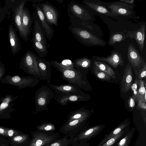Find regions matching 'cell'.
<instances>
[{"label":"cell","instance_id":"e0dca14e","mask_svg":"<svg viewBox=\"0 0 146 146\" xmlns=\"http://www.w3.org/2000/svg\"><path fill=\"white\" fill-rule=\"evenodd\" d=\"M83 3L99 13L111 17H117L108 8L107 3L95 0H84Z\"/></svg>","mask_w":146,"mask_h":146},{"label":"cell","instance_id":"f6af8a7d","mask_svg":"<svg viewBox=\"0 0 146 146\" xmlns=\"http://www.w3.org/2000/svg\"><path fill=\"white\" fill-rule=\"evenodd\" d=\"M6 11L4 7L2 8L0 3V24L6 16Z\"/></svg>","mask_w":146,"mask_h":146},{"label":"cell","instance_id":"1f68e13d","mask_svg":"<svg viewBox=\"0 0 146 146\" xmlns=\"http://www.w3.org/2000/svg\"><path fill=\"white\" fill-rule=\"evenodd\" d=\"M90 115V113L88 111L83 108H81L71 112L68 116L67 121H70Z\"/></svg>","mask_w":146,"mask_h":146},{"label":"cell","instance_id":"3957f363","mask_svg":"<svg viewBox=\"0 0 146 146\" xmlns=\"http://www.w3.org/2000/svg\"><path fill=\"white\" fill-rule=\"evenodd\" d=\"M36 56L33 52L27 50L21 59L19 67L26 73L39 79L40 75L37 64Z\"/></svg>","mask_w":146,"mask_h":146},{"label":"cell","instance_id":"5bb4252c","mask_svg":"<svg viewBox=\"0 0 146 146\" xmlns=\"http://www.w3.org/2000/svg\"><path fill=\"white\" fill-rule=\"evenodd\" d=\"M68 11L75 17L80 20L93 22L95 19L93 15L75 2H71L68 7Z\"/></svg>","mask_w":146,"mask_h":146},{"label":"cell","instance_id":"7a4b0ae2","mask_svg":"<svg viewBox=\"0 0 146 146\" xmlns=\"http://www.w3.org/2000/svg\"><path fill=\"white\" fill-rule=\"evenodd\" d=\"M82 69L74 68L64 70L61 72V76L69 84L86 90L88 83Z\"/></svg>","mask_w":146,"mask_h":146},{"label":"cell","instance_id":"8d00e7d4","mask_svg":"<svg viewBox=\"0 0 146 146\" xmlns=\"http://www.w3.org/2000/svg\"><path fill=\"white\" fill-rule=\"evenodd\" d=\"M135 131V127L129 129L126 135L118 142L117 146H129Z\"/></svg>","mask_w":146,"mask_h":146},{"label":"cell","instance_id":"7dc6e473","mask_svg":"<svg viewBox=\"0 0 146 146\" xmlns=\"http://www.w3.org/2000/svg\"><path fill=\"white\" fill-rule=\"evenodd\" d=\"M135 101V99L132 96L129 98L128 100V105L130 108H133L134 107Z\"/></svg>","mask_w":146,"mask_h":146},{"label":"cell","instance_id":"4fadbf2b","mask_svg":"<svg viewBox=\"0 0 146 146\" xmlns=\"http://www.w3.org/2000/svg\"><path fill=\"white\" fill-rule=\"evenodd\" d=\"M40 5L47 22L50 25L57 26L59 17L57 10L47 1Z\"/></svg>","mask_w":146,"mask_h":146},{"label":"cell","instance_id":"ba28073f","mask_svg":"<svg viewBox=\"0 0 146 146\" xmlns=\"http://www.w3.org/2000/svg\"><path fill=\"white\" fill-rule=\"evenodd\" d=\"M105 127V125L104 124L89 126L87 123L82 129L75 135L73 139V143H87L98 135Z\"/></svg>","mask_w":146,"mask_h":146},{"label":"cell","instance_id":"e575fe53","mask_svg":"<svg viewBox=\"0 0 146 146\" xmlns=\"http://www.w3.org/2000/svg\"><path fill=\"white\" fill-rule=\"evenodd\" d=\"M72 62L76 68L87 69L90 67L91 64V59L86 57L78 58Z\"/></svg>","mask_w":146,"mask_h":146},{"label":"cell","instance_id":"30bf717a","mask_svg":"<svg viewBox=\"0 0 146 146\" xmlns=\"http://www.w3.org/2000/svg\"><path fill=\"white\" fill-rule=\"evenodd\" d=\"M127 58L128 63L134 71L136 77L139 71L146 62L132 44H130L128 46Z\"/></svg>","mask_w":146,"mask_h":146},{"label":"cell","instance_id":"ac0fdd59","mask_svg":"<svg viewBox=\"0 0 146 146\" xmlns=\"http://www.w3.org/2000/svg\"><path fill=\"white\" fill-rule=\"evenodd\" d=\"M92 57L95 60L107 63L115 68H117L118 65L123 66L124 64L121 54L117 51L111 52L110 55L107 57L95 56Z\"/></svg>","mask_w":146,"mask_h":146},{"label":"cell","instance_id":"74e56055","mask_svg":"<svg viewBox=\"0 0 146 146\" xmlns=\"http://www.w3.org/2000/svg\"><path fill=\"white\" fill-rule=\"evenodd\" d=\"M36 130L48 132H53L56 129L55 125L50 122H44L36 126Z\"/></svg>","mask_w":146,"mask_h":146},{"label":"cell","instance_id":"d6986e66","mask_svg":"<svg viewBox=\"0 0 146 146\" xmlns=\"http://www.w3.org/2000/svg\"><path fill=\"white\" fill-rule=\"evenodd\" d=\"M19 96H13L10 95H6L3 98L0 104V119L9 118L10 113L13 110L12 107L14 103L12 102Z\"/></svg>","mask_w":146,"mask_h":146},{"label":"cell","instance_id":"7bdbcfd3","mask_svg":"<svg viewBox=\"0 0 146 146\" xmlns=\"http://www.w3.org/2000/svg\"><path fill=\"white\" fill-rule=\"evenodd\" d=\"M146 76V63L143 66V68L140 70L138 73L136 78L139 80L142 79L144 77L145 78Z\"/></svg>","mask_w":146,"mask_h":146},{"label":"cell","instance_id":"681fc988","mask_svg":"<svg viewBox=\"0 0 146 146\" xmlns=\"http://www.w3.org/2000/svg\"><path fill=\"white\" fill-rule=\"evenodd\" d=\"M6 127L0 125V135L5 138Z\"/></svg>","mask_w":146,"mask_h":146},{"label":"cell","instance_id":"4dcf8cb0","mask_svg":"<svg viewBox=\"0 0 146 146\" xmlns=\"http://www.w3.org/2000/svg\"><path fill=\"white\" fill-rule=\"evenodd\" d=\"M129 128V126L125 128L118 134L108 140L101 146H117L119 141L127 133Z\"/></svg>","mask_w":146,"mask_h":146},{"label":"cell","instance_id":"b9f144b4","mask_svg":"<svg viewBox=\"0 0 146 146\" xmlns=\"http://www.w3.org/2000/svg\"><path fill=\"white\" fill-rule=\"evenodd\" d=\"M139 80L136 77L130 88L131 90L133 91V94L132 96L135 98V100L138 97V93L139 87Z\"/></svg>","mask_w":146,"mask_h":146},{"label":"cell","instance_id":"7c38bea8","mask_svg":"<svg viewBox=\"0 0 146 146\" xmlns=\"http://www.w3.org/2000/svg\"><path fill=\"white\" fill-rule=\"evenodd\" d=\"M108 8L116 16H132L135 12L132 5L119 1L110 3Z\"/></svg>","mask_w":146,"mask_h":146},{"label":"cell","instance_id":"277c9868","mask_svg":"<svg viewBox=\"0 0 146 146\" xmlns=\"http://www.w3.org/2000/svg\"><path fill=\"white\" fill-rule=\"evenodd\" d=\"M54 96V92L47 86H43L39 88L35 96L36 111L40 112L48 110V105Z\"/></svg>","mask_w":146,"mask_h":146},{"label":"cell","instance_id":"9a60e30c","mask_svg":"<svg viewBox=\"0 0 146 146\" xmlns=\"http://www.w3.org/2000/svg\"><path fill=\"white\" fill-rule=\"evenodd\" d=\"M36 58L40 75L39 80H46L48 84H50L51 78L52 64L49 61L37 56Z\"/></svg>","mask_w":146,"mask_h":146},{"label":"cell","instance_id":"ee69618b","mask_svg":"<svg viewBox=\"0 0 146 146\" xmlns=\"http://www.w3.org/2000/svg\"><path fill=\"white\" fill-rule=\"evenodd\" d=\"M138 103V107L143 110H146V102L143 100L141 98L138 97L135 100Z\"/></svg>","mask_w":146,"mask_h":146},{"label":"cell","instance_id":"9c48e42d","mask_svg":"<svg viewBox=\"0 0 146 146\" xmlns=\"http://www.w3.org/2000/svg\"><path fill=\"white\" fill-rule=\"evenodd\" d=\"M90 116L70 121H66L60 127L59 131L65 135H74L78 133L87 123Z\"/></svg>","mask_w":146,"mask_h":146},{"label":"cell","instance_id":"d4e9b609","mask_svg":"<svg viewBox=\"0 0 146 146\" xmlns=\"http://www.w3.org/2000/svg\"><path fill=\"white\" fill-rule=\"evenodd\" d=\"M31 139L29 134L23 133L7 139L11 146H29Z\"/></svg>","mask_w":146,"mask_h":146},{"label":"cell","instance_id":"ffe728a7","mask_svg":"<svg viewBox=\"0 0 146 146\" xmlns=\"http://www.w3.org/2000/svg\"><path fill=\"white\" fill-rule=\"evenodd\" d=\"M8 37L12 53L14 56L21 50V45L16 30L11 24L9 27Z\"/></svg>","mask_w":146,"mask_h":146},{"label":"cell","instance_id":"60d3db41","mask_svg":"<svg viewBox=\"0 0 146 146\" xmlns=\"http://www.w3.org/2000/svg\"><path fill=\"white\" fill-rule=\"evenodd\" d=\"M23 133L22 131L17 129L6 127L5 138L8 139Z\"/></svg>","mask_w":146,"mask_h":146},{"label":"cell","instance_id":"f1b7e54d","mask_svg":"<svg viewBox=\"0 0 146 146\" xmlns=\"http://www.w3.org/2000/svg\"><path fill=\"white\" fill-rule=\"evenodd\" d=\"M52 65L60 72L63 71L74 68L72 61L69 59H65L60 62L55 60L51 62Z\"/></svg>","mask_w":146,"mask_h":146},{"label":"cell","instance_id":"603a6c76","mask_svg":"<svg viewBox=\"0 0 146 146\" xmlns=\"http://www.w3.org/2000/svg\"><path fill=\"white\" fill-rule=\"evenodd\" d=\"M33 19L34 20L33 26V38L47 46L45 35L42 30L37 17L33 13Z\"/></svg>","mask_w":146,"mask_h":146},{"label":"cell","instance_id":"2e32d148","mask_svg":"<svg viewBox=\"0 0 146 146\" xmlns=\"http://www.w3.org/2000/svg\"><path fill=\"white\" fill-rule=\"evenodd\" d=\"M54 99L60 104L66 105L69 102L86 101L88 100L87 95L82 94H54Z\"/></svg>","mask_w":146,"mask_h":146},{"label":"cell","instance_id":"d6a6232c","mask_svg":"<svg viewBox=\"0 0 146 146\" xmlns=\"http://www.w3.org/2000/svg\"><path fill=\"white\" fill-rule=\"evenodd\" d=\"M31 41L35 51L39 57L43 58L46 57L48 53L47 46L32 38Z\"/></svg>","mask_w":146,"mask_h":146},{"label":"cell","instance_id":"83f0119b","mask_svg":"<svg viewBox=\"0 0 146 146\" xmlns=\"http://www.w3.org/2000/svg\"><path fill=\"white\" fill-rule=\"evenodd\" d=\"M130 124V121L128 119L123 121L109 133L106 135L96 146H101L108 140L118 134L122 130L129 127Z\"/></svg>","mask_w":146,"mask_h":146},{"label":"cell","instance_id":"f35d334b","mask_svg":"<svg viewBox=\"0 0 146 146\" xmlns=\"http://www.w3.org/2000/svg\"><path fill=\"white\" fill-rule=\"evenodd\" d=\"M94 72L96 76L99 79L106 81L110 80L111 77L104 71L101 70L96 66L93 67Z\"/></svg>","mask_w":146,"mask_h":146},{"label":"cell","instance_id":"4316f807","mask_svg":"<svg viewBox=\"0 0 146 146\" xmlns=\"http://www.w3.org/2000/svg\"><path fill=\"white\" fill-rule=\"evenodd\" d=\"M22 23L24 30L29 38L31 32L33 20L30 11L25 7L23 11Z\"/></svg>","mask_w":146,"mask_h":146},{"label":"cell","instance_id":"d590c367","mask_svg":"<svg viewBox=\"0 0 146 146\" xmlns=\"http://www.w3.org/2000/svg\"><path fill=\"white\" fill-rule=\"evenodd\" d=\"M128 36L123 32H117L112 34L110 36L108 44L112 46L116 42H120L125 39Z\"/></svg>","mask_w":146,"mask_h":146},{"label":"cell","instance_id":"52a82bcc","mask_svg":"<svg viewBox=\"0 0 146 146\" xmlns=\"http://www.w3.org/2000/svg\"><path fill=\"white\" fill-rule=\"evenodd\" d=\"M40 80L33 76H20L7 75L0 80L2 83H6L16 86L18 89L26 87H34L39 83Z\"/></svg>","mask_w":146,"mask_h":146},{"label":"cell","instance_id":"11a10c76","mask_svg":"<svg viewBox=\"0 0 146 146\" xmlns=\"http://www.w3.org/2000/svg\"><path fill=\"white\" fill-rule=\"evenodd\" d=\"M58 3L61 4L63 3V1L62 0H56Z\"/></svg>","mask_w":146,"mask_h":146},{"label":"cell","instance_id":"f546056e","mask_svg":"<svg viewBox=\"0 0 146 146\" xmlns=\"http://www.w3.org/2000/svg\"><path fill=\"white\" fill-rule=\"evenodd\" d=\"M75 135H67L62 138H59L45 146H68L73 143Z\"/></svg>","mask_w":146,"mask_h":146},{"label":"cell","instance_id":"f907efd6","mask_svg":"<svg viewBox=\"0 0 146 146\" xmlns=\"http://www.w3.org/2000/svg\"><path fill=\"white\" fill-rule=\"evenodd\" d=\"M119 1L132 5H135L133 0H120Z\"/></svg>","mask_w":146,"mask_h":146},{"label":"cell","instance_id":"8fae6325","mask_svg":"<svg viewBox=\"0 0 146 146\" xmlns=\"http://www.w3.org/2000/svg\"><path fill=\"white\" fill-rule=\"evenodd\" d=\"M34 9V13L36 15L42 30L48 40H50L54 34V29L52 26L47 22L40 3L32 4Z\"/></svg>","mask_w":146,"mask_h":146},{"label":"cell","instance_id":"ab89813d","mask_svg":"<svg viewBox=\"0 0 146 146\" xmlns=\"http://www.w3.org/2000/svg\"><path fill=\"white\" fill-rule=\"evenodd\" d=\"M145 83L142 79L139 80V87L138 93V97L141 98L146 102V92L145 85Z\"/></svg>","mask_w":146,"mask_h":146},{"label":"cell","instance_id":"f5cc1de1","mask_svg":"<svg viewBox=\"0 0 146 146\" xmlns=\"http://www.w3.org/2000/svg\"><path fill=\"white\" fill-rule=\"evenodd\" d=\"M29 1H31L33 3L37 4L43 1L42 0H31Z\"/></svg>","mask_w":146,"mask_h":146},{"label":"cell","instance_id":"c3c4849f","mask_svg":"<svg viewBox=\"0 0 146 146\" xmlns=\"http://www.w3.org/2000/svg\"><path fill=\"white\" fill-rule=\"evenodd\" d=\"M71 146H90V144L89 143H79L74 142L73 143Z\"/></svg>","mask_w":146,"mask_h":146},{"label":"cell","instance_id":"7402d4cb","mask_svg":"<svg viewBox=\"0 0 146 146\" xmlns=\"http://www.w3.org/2000/svg\"><path fill=\"white\" fill-rule=\"evenodd\" d=\"M132 68L129 63L125 67L121 82V90L126 93L131 88L133 80Z\"/></svg>","mask_w":146,"mask_h":146},{"label":"cell","instance_id":"6da1fadb","mask_svg":"<svg viewBox=\"0 0 146 146\" xmlns=\"http://www.w3.org/2000/svg\"><path fill=\"white\" fill-rule=\"evenodd\" d=\"M69 28L74 36L84 45L104 46L106 45V42L100 37L93 34L84 29L72 26H70Z\"/></svg>","mask_w":146,"mask_h":146},{"label":"cell","instance_id":"db71d44e","mask_svg":"<svg viewBox=\"0 0 146 146\" xmlns=\"http://www.w3.org/2000/svg\"><path fill=\"white\" fill-rule=\"evenodd\" d=\"M5 139L4 137L0 135V144Z\"/></svg>","mask_w":146,"mask_h":146},{"label":"cell","instance_id":"484cf974","mask_svg":"<svg viewBox=\"0 0 146 146\" xmlns=\"http://www.w3.org/2000/svg\"><path fill=\"white\" fill-rule=\"evenodd\" d=\"M76 20L82 28L84 29L93 34L100 37L103 36V33L100 28L96 24L91 21H87L76 18Z\"/></svg>","mask_w":146,"mask_h":146},{"label":"cell","instance_id":"bcb514c9","mask_svg":"<svg viewBox=\"0 0 146 146\" xmlns=\"http://www.w3.org/2000/svg\"><path fill=\"white\" fill-rule=\"evenodd\" d=\"M5 69L4 65L0 60V80L3 76L5 73Z\"/></svg>","mask_w":146,"mask_h":146},{"label":"cell","instance_id":"5b68a950","mask_svg":"<svg viewBox=\"0 0 146 146\" xmlns=\"http://www.w3.org/2000/svg\"><path fill=\"white\" fill-rule=\"evenodd\" d=\"M31 136L29 146H45L61 136L58 132L54 133L36 130L30 132Z\"/></svg>","mask_w":146,"mask_h":146},{"label":"cell","instance_id":"cb8c5ba5","mask_svg":"<svg viewBox=\"0 0 146 146\" xmlns=\"http://www.w3.org/2000/svg\"><path fill=\"white\" fill-rule=\"evenodd\" d=\"M145 30V25L143 24L137 29L132 31H128L127 33L128 37L133 38L135 40L141 52L144 46Z\"/></svg>","mask_w":146,"mask_h":146},{"label":"cell","instance_id":"816d5d0a","mask_svg":"<svg viewBox=\"0 0 146 146\" xmlns=\"http://www.w3.org/2000/svg\"><path fill=\"white\" fill-rule=\"evenodd\" d=\"M9 144L8 139H5L0 144V146H9Z\"/></svg>","mask_w":146,"mask_h":146},{"label":"cell","instance_id":"44dd1931","mask_svg":"<svg viewBox=\"0 0 146 146\" xmlns=\"http://www.w3.org/2000/svg\"><path fill=\"white\" fill-rule=\"evenodd\" d=\"M48 85L51 89L54 90V94L64 93L78 94H84L79 88L69 84L60 85H56L49 84Z\"/></svg>","mask_w":146,"mask_h":146},{"label":"cell","instance_id":"836d02e7","mask_svg":"<svg viewBox=\"0 0 146 146\" xmlns=\"http://www.w3.org/2000/svg\"><path fill=\"white\" fill-rule=\"evenodd\" d=\"M94 65L100 69L104 71L114 79L115 78V74L113 70L108 65L105 63L94 60Z\"/></svg>","mask_w":146,"mask_h":146},{"label":"cell","instance_id":"8992f818","mask_svg":"<svg viewBox=\"0 0 146 146\" xmlns=\"http://www.w3.org/2000/svg\"><path fill=\"white\" fill-rule=\"evenodd\" d=\"M27 0H15L13 9L12 19L15 26L19 32L20 36L25 41L29 38L24 30L22 23V13L23 8Z\"/></svg>","mask_w":146,"mask_h":146}]
</instances>
